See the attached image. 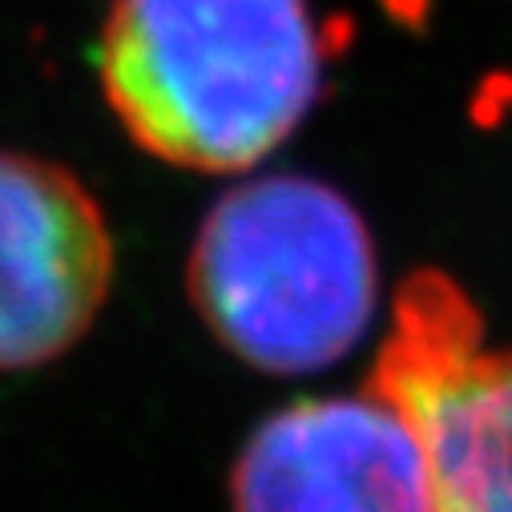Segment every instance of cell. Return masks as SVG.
<instances>
[{"mask_svg": "<svg viewBox=\"0 0 512 512\" xmlns=\"http://www.w3.org/2000/svg\"><path fill=\"white\" fill-rule=\"evenodd\" d=\"M323 45L307 0H113L101 89L146 154L238 174L311 113Z\"/></svg>", "mask_w": 512, "mask_h": 512, "instance_id": "cell-1", "label": "cell"}, {"mask_svg": "<svg viewBox=\"0 0 512 512\" xmlns=\"http://www.w3.org/2000/svg\"><path fill=\"white\" fill-rule=\"evenodd\" d=\"M190 291L238 359L271 375H303L359 343L379 267L367 222L339 190L271 174L210 206L190 254Z\"/></svg>", "mask_w": 512, "mask_h": 512, "instance_id": "cell-2", "label": "cell"}, {"mask_svg": "<svg viewBox=\"0 0 512 512\" xmlns=\"http://www.w3.org/2000/svg\"><path fill=\"white\" fill-rule=\"evenodd\" d=\"M371 383L416 424L436 512H512V347L444 275L408 279Z\"/></svg>", "mask_w": 512, "mask_h": 512, "instance_id": "cell-3", "label": "cell"}, {"mask_svg": "<svg viewBox=\"0 0 512 512\" xmlns=\"http://www.w3.org/2000/svg\"><path fill=\"white\" fill-rule=\"evenodd\" d=\"M230 488L234 512H436L424 440L375 383L263 420Z\"/></svg>", "mask_w": 512, "mask_h": 512, "instance_id": "cell-4", "label": "cell"}, {"mask_svg": "<svg viewBox=\"0 0 512 512\" xmlns=\"http://www.w3.org/2000/svg\"><path fill=\"white\" fill-rule=\"evenodd\" d=\"M113 283V238L93 194L61 166L0 154V371L65 355Z\"/></svg>", "mask_w": 512, "mask_h": 512, "instance_id": "cell-5", "label": "cell"}]
</instances>
